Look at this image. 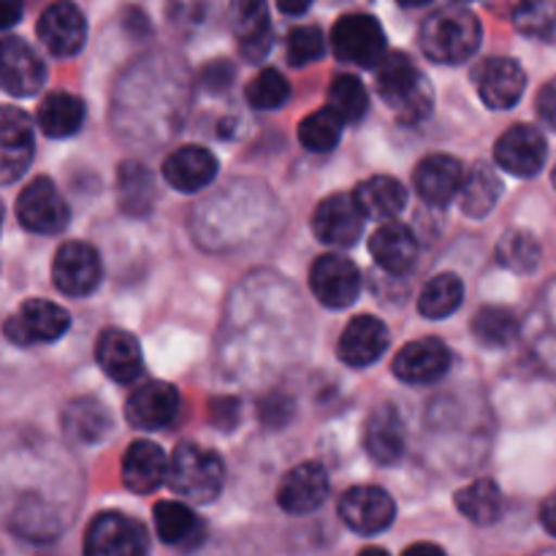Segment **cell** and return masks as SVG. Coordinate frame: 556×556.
I'll list each match as a JSON object with an SVG mask.
<instances>
[{
    "label": "cell",
    "mask_w": 556,
    "mask_h": 556,
    "mask_svg": "<svg viewBox=\"0 0 556 556\" xmlns=\"http://www.w3.org/2000/svg\"><path fill=\"white\" fill-rule=\"evenodd\" d=\"M481 36V22L472 11L465 5H445L424 20L418 43L434 63L459 65L478 52Z\"/></svg>",
    "instance_id": "1"
},
{
    "label": "cell",
    "mask_w": 556,
    "mask_h": 556,
    "mask_svg": "<svg viewBox=\"0 0 556 556\" xmlns=\"http://www.w3.org/2000/svg\"><path fill=\"white\" fill-rule=\"evenodd\" d=\"M378 65L380 98L400 114L402 123H418L432 112V87L405 52L383 54Z\"/></svg>",
    "instance_id": "2"
},
{
    "label": "cell",
    "mask_w": 556,
    "mask_h": 556,
    "mask_svg": "<svg viewBox=\"0 0 556 556\" xmlns=\"http://www.w3.org/2000/svg\"><path fill=\"white\" fill-rule=\"evenodd\" d=\"M166 481L174 494H179L188 503H212L223 492L226 483V467L223 459L210 448L185 443L168 459Z\"/></svg>",
    "instance_id": "3"
},
{
    "label": "cell",
    "mask_w": 556,
    "mask_h": 556,
    "mask_svg": "<svg viewBox=\"0 0 556 556\" xmlns=\"http://www.w3.org/2000/svg\"><path fill=\"white\" fill-rule=\"evenodd\" d=\"M331 49L342 63L375 68L386 54V33L369 14H348L331 30Z\"/></svg>",
    "instance_id": "4"
},
{
    "label": "cell",
    "mask_w": 556,
    "mask_h": 556,
    "mask_svg": "<svg viewBox=\"0 0 556 556\" xmlns=\"http://www.w3.org/2000/svg\"><path fill=\"white\" fill-rule=\"evenodd\" d=\"M71 318L60 304L47 299H27L14 315L3 324V334L14 345H49L68 331Z\"/></svg>",
    "instance_id": "5"
},
{
    "label": "cell",
    "mask_w": 556,
    "mask_h": 556,
    "mask_svg": "<svg viewBox=\"0 0 556 556\" xmlns=\"http://www.w3.org/2000/svg\"><path fill=\"white\" fill-rule=\"evenodd\" d=\"M16 217L27 231L43 237L65 231L71 220L68 204L49 177H36L27 188H22L16 199Z\"/></svg>",
    "instance_id": "6"
},
{
    "label": "cell",
    "mask_w": 556,
    "mask_h": 556,
    "mask_svg": "<svg viewBox=\"0 0 556 556\" xmlns=\"http://www.w3.org/2000/svg\"><path fill=\"white\" fill-rule=\"evenodd\" d=\"M103 266L98 258L96 248L87 242H65L54 253L52 261V280L60 293L71 299L90 296L101 286Z\"/></svg>",
    "instance_id": "7"
},
{
    "label": "cell",
    "mask_w": 556,
    "mask_h": 556,
    "mask_svg": "<svg viewBox=\"0 0 556 556\" xmlns=\"http://www.w3.org/2000/svg\"><path fill=\"white\" fill-rule=\"evenodd\" d=\"M309 288H313L315 299L326 307H351L362 291V271L351 258L340 253L320 255L309 269Z\"/></svg>",
    "instance_id": "8"
},
{
    "label": "cell",
    "mask_w": 556,
    "mask_h": 556,
    "mask_svg": "<svg viewBox=\"0 0 556 556\" xmlns=\"http://www.w3.org/2000/svg\"><path fill=\"white\" fill-rule=\"evenodd\" d=\"M85 552L90 556H141L150 552V538L136 519L101 514L87 530Z\"/></svg>",
    "instance_id": "9"
},
{
    "label": "cell",
    "mask_w": 556,
    "mask_h": 556,
    "mask_svg": "<svg viewBox=\"0 0 556 556\" xmlns=\"http://www.w3.org/2000/svg\"><path fill=\"white\" fill-rule=\"evenodd\" d=\"M364 212L353 193H334L320 201L313 212L315 237L331 248H351L364 231Z\"/></svg>",
    "instance_id": "10"
},
{
    "label": "cell",
    "mask_w": 556,
    "mask_h": 556,
    "mask_svg": "<svg viewBox=\"0 0 556 556\" xmlns=\"http://www.w3.org/2000/svg\"><path fill=\"white\" fill-rule=\"evenodd\" d=\"M36 152L33 123L22 109L0 106V185H11L27 172Z\"/></svg>",
    "instance_id": "11"
},
{
    "label": "cell",
    "mask_w": 556,
    "mask_h": 556,
    "mask_svg": "<svg viewBox=\"0 0 556 556\" xmlns=\"http://www.w3.org/2000/svg\"><path fill=\"white\" fill-rule=\"evenodd\" d=\"M47 81V65L36 49L22 38L9 36L0 41V87L9 96H36Z\"/></svg>",
    "instance_id": "12"
},
{
    "label": "cell",
    "mask_w": 556,
    "mask_h": 556,
    "mask_svg": "<svg viewBox=\"0 0 556 556\" xmlns=\"http://www.w3.org/2000/svg\"><path fill=\"white\" fill-rule=\"evenodd\" d=\"M548 144L532 125H514L494 144V161L514 177H535L546 166Z\"/></svg>",
    "instance_id": "13"
},
{
    "label": "cell",
    "mask_w": 556,
    "mask_h": 556,
    "mask_svg": "<svg viewBox=\"0 0 556 556\" xmlns=\"http://www.w3.org/2000/svg\"><path fill=\"white\" fill-rule=\"evenodd\" d=\"M38 38L54 58H74L87 41V20L71 0H58L38 20Z\"/></svg>",
    "instance_id": "14"
},
{
    "label": "cell",
    "mask_w": 556,
    "mask_h": 556,
    "mask_svg": "<svg viewBox=\"0 0 556 556\" xmlns=\"http://www.w3.org/2000/svg\"><path fill=\"white\" fill-rule=\"evenodd\" d=\"M340 516L353 532L362 535H378L389 530L396 516V505L389 492L378 486H353L342 494Z\"/></svg>",
    "instance_id": "15"
},
{
    "label": "cell",
    "mask_w": 556,
    "mask_h": 556,
    "mask_svg": "<svg viewBox=\"0 0 556 556\" xmlns=\"http://www.w3.org/2000/svg\"><path fill=\"white\" fill-rule=\"evenodd\" d=\"M451 348L438 337H424L402 348L394 358V375L410 386H429L445 378L451 369Z\"/></svg>",
    "instance_id": "16"
},
{
    "label": "cell",
    "mask_w": 556,
    "mask_h": 556,
    "mask_svg": "<svg viewBox=\"0 0 556 556\" xmlns=\"http://www.w3.org/2000/svg\"><path fill=\"white\" fill-rule=\"evenodd\" d=\"M476 87L481 101L489 109H514L527 90V74L516 60L510 58H489L478 65Z\"/></svg>",
    "instance_id": "17"
},
{
    "label": "cell",
    "mask_w": 556,
    "mask_h": 556,
    "mask_svg": "<svg viewBox=\"0 0 556 556\" xmlns=\"http://www.w3.org/2000/svg\"><path fill=\"white\" fill-rule=\"evenodd\" d=\"M179 413V391L163 380H150L130 394L125 405V418L141 432H157L174 424Z\"/></svg>",
    "instance_id": "18"
},
{
    "label": "cell",
    "mask_w": 556,
    "mask_h": 556,
    "mask_svg": "<svg viewBox=\"0 0 556 556\" xmlns=\"http://www.w3.org/2000/svg\"><path fill=\"white\" fill-rule=\"evenodd\" d=\"M329 497V476L318 462H304L293 467L277 489V503L286 514L307 516L318 510Z\"/></svg>",
    "instance_id": "19"
},
{
    "label": "cell",
    "mask_w": 556,
    "mask_h": 556,
    "mask_svg": "<svg viewBox=\"0 0 556 556\" xmlns=\"http://www.w3.org/2000/svg\"><path fill=\"white\" fill-rule=\"evenodd\" d=\"M389 348V329L375 315H356L342 331L337 353L348 367H372Z\"/></svg>",
    "instance_id": "20"
},
{
    "label": "cell",
    "mask_w": 556,
    "mask_h": 556,
    "mask_svg": "<svg viewBox=\"0 0 556 556\" xmlns=\"http://www.w3.org/2000/svg\"><path fill=\"white\" fill-rule=\"evenodd\" d=\"M233 33L244 60H264L271 49V22L266 0H231Z\"/></svg>",
    "instance_id": "21"
},
{
    "label": "cell",
    "mask_w": 556,
    "mask_h": 556,
    "mask_svg": "<svg viewBox=\"0 0 556 556\" xmlns=\"http://www.w3.org/2000/svg\"><path fill=\"white\" fill-rule=\"evenodd\" d=\"M96 358L98 367L114 380V383L125 386L134 383L141 375V348L134 334L123 329H106L101 331L96 342Z\"/></svg>",
    "instance_id": "22"
},
{
    "label": "cell",
    "mask_w": 556,
    "mask_h": 556,
    "mask_svg": "<svg viewBox=\"0 0 556 556\" xmlns=\"http://www.w3.org/2000/svg\"><path fill=\"white\" fill-rule=\"evenodd\" d=\"M364 448L378 465H394L405 454V421L394 405H380L372 410L364 427Z\"/></svg>",
    "instance_id": "23"
},
{
    "label": "cell",
    "mask_w": 556,
    "mask_h": 556,
    "mask_svg": "<svg viewBox=\"0 0 556 556\" xmlns=\"http://www.w3.org/2000/svg\"><path fill=\"white\" fill-rule=\"evenodd\" d=\"M462 182H465V168L456 157L443 155H429L418 163L416 168V190L427 204L445 206L459 195Z\"/></svg>",
    "instance_id": "24"
},
{
    "label": "cell",
    "mask_w": 556,
    "mask_h": 556,
    "mask_svg": "<svg viewBox=\"0 0 556 556\" xmlns=\"http://www.w3.org/2000/svg\"><path fill=\"white\" fill-rule=\"evenodd\" d=\"M217 174V157L206 147H179L163 163V177L179 193L206 188Z\"/></svg>",
    "instance_id": "25"
},
{
    "label": "cell",
    "mask_w": 556,
    "mask_h": 556,
    "mask_svg": "<svg viewBox=\"0 0 556 556\" xmlns=\"http://www.w3.org/2000/svg\"><path fill=\"white\" fill-rule=\"evenodd\" d=\"M168 459L161 445L150 440H136L123 456V483L134 494H152L161 483H166Z\"/></svg>",
    "instance_id": "26"
},
{
    "label": "cell",
    "mask_w": 556,
    "mask_h": 556,
    "mask_svg": "<svg viewBox=\"0 0 556 556\" xmlns=\"http://www.w3.org/2000/svg\"><path fill=\"white\" fill-rule=\"evenodd\" d=\"M369 253H372L375 264L389 275H405L418 258V242L410 228L402 223H383L369 237Z\"/></svg>",
    "instance_id": "27"
},
{
    "label": "cell",
    "mask_w": 556,
    "mask_h": 556,
    "mask_svg": "<svg viewBox=\"0 0 556 556\" xmlns=\"http://www.w3.org/2000/svg\"><path fill=\"white\" fill-rule=\"evenodd\" d=\"M60 424H63V432L68 434L71 443L96 445L112 429V413L96 396H79V400H71L65 405Z\"/></svg>",
    "instance_id": "28"
},
{
    "label": "cell",
    "mask_w": 556,
    "mask_h": 556,
    "mask_svg": "<svg viewBox=\"0 0 556 556\" xmlns=\"http://www.w3.org/2000/svg\"><path fill=\"white\" fill-rule=\"evenodd\" d=\"M353 195H356L364 217H372V220H389V217H396L407 204L405 185L394 177H386V174L364 179Z\"/></svg>",
    "instance_id": "29"
},
{
    "label": "cell",
    "mask_w": 556,
    "mask_h": 556,
    "mask_svg": "<svg viewBox=\"0 0 556 556\" xmlns=\"http://www.w3.org/2000/svg\"><path fill=\"white\" fill-rule=\"evenodd\" d=\"M38 128L49 139H68L85 123V101L71 92H49L38 106Z\"/></svg>",
    "instance_id": "30"
},
{
    "label": "cell",
    "mask_w": 556,
    "mask_h": 556,
    "mask_svg": "<svg viewBox=\"0 0 556 556\" xmlns=\"http://www.w3.org/2000/svg\"><path fill=\"white\" fill-rule=\"evenodd\" d=\"M155 532L163 543L179 548L199 546L204 538V525L185 503H157L155 505Z\"/></svg>",
    "instance_id": "31"
},
{
    "label": "cell",
    "mask_w": 556,
    "mask_h": 556,
    "mask_svg": "<svg viewBox=\"0 0 556 556\" xmlns=\"http://www.w3.org/2000/svg\"><path fill=\"white\" fill-rule=\"evenodd\" d=\"M500 195H503V179L489 163H478L459 188L462 210L470 217H486L500 201Z\"/></svg>",
    "instance_id": "32"
},
{
    "label": "cell",
    "mask_w": 556,
    "mask_h": 556,
    "mask_svg": "<svg viewBox=\"0 0 556 556\" xmlns=\"http://www.w3.org/2000/svg\"><path fill=\"white\" fill-rule=\"evenodd\" d=\"M117 199L128 215H147L155 204V179L141 163L128 161L117 172Z\"/></svg>",
    "instance_id": "33"
},
{
    "label": "cell",
    "mask_w": 556,
    "mask_h": 556,
    "mask_svg": "<svg viewBox=\"0 0 556 556\" xmlns=\"http://www.w3.org/2000/svg\"><path fill=\"white\" fill-rule=\"evenodd\" d=\"M456 508L467 521L478 527H489L503 516V492L494 481L481 478L456 494Z\"/></svg>",
    "instance_id": "34"
},
{
    "label": "cell",
    "mask_w": 556,
    "mask_h": 556,
    "mask_svg": "<svg viewBox=\"0 0 556 556\" xmlns=\"http://www.w3.org/2000/svg\"><path fill=\"white\" fill-rule=\"evenodd\" d=\"M462 302H465V282L451 271H443L421 288L418 313L429 320H443L454 315L462 307Z\"/></svg>",
    "instance_id": "35"
},
{
    "label": "cell",
    "mask_w": 556,
    "mask_h": 556,
    "mask_svg": "<svg viewBox=\"0 0 556 556\" xmlns=\"http://www.w3.org/2000/svg\"><path fill=\"white\" fill-rule=\"evenodd\" d=\"M519 329V318L508 307H481L472 318V334L486 348H508Z\"/></svg>",
    "instance_id": "36"
},
{
    "label": "cell",
    "mask_w": 556,
    "mask_h": 556,
    "mask_svg": "<svg viewBox=\"0 0 556 556\" xmlns=\"http://www.w3.org/2000/svg\"><path fill=\"white\" fill-rule=\"evenodd\" d=\"M329 109L345 125L358 123L369 109V96L364 81L353 74L334 76V81L329 87Z\"/></svg>",
    "instance_id": "37"
},
{
    "label": "cell",
    "mask_w": 556,
    "mask_h": 556,
    "mask_svg": "<svg viewBox=\"0 0 556 556\" xmlns=\"http://www.w3.org/2000/svg\"><path fill=\"white\" fill-rule=\"evenodd\" d=\"M497 261L516 275H532L541 266V244L527 231H508L497 244Z\"/></svg>",
    "instance_id": "38"
},
{
    "label": "cell",
    "mask_w": 556,
    "mask_h": 556,
    "mask_svg": "<svg viewBox=\"0 0 556 556\" xmlns=\"http://www.w3.org/2000/svg\"><path fill=\"white\" fill-rule=\"evenodd\" d=\"M345 123L331 112L329 106L320 109V112L307 114V117L299 123V141L307 147L309 152H331L340 144V136Z\"/></svg>",
    "instance_id": "39"
},
{
    "label": "cell",
    "mask_w": 556,
    "mask_h": 556,
    "mask_svg": "<svg viewBox=\"0 0 556 556\" xmlns=\"http://www.w3.org/2000/svg\"><path fill=\"white\" fill-rule=\"evenodd\" d=\"M244 96H248L250 106L258 112H275V109L286 106V101L291 98V85L277 68H264L261 74H255Z\"/></svg>",
    "instance_id": "40"
},
{
    "label": "cell",
    "mask_w": 556,
    "mask_h": 556,
    "mask_svg": "<svg viewBox=\"0 0 556 556\" xmlns=\"http://www.w3.org/2000/svg\"><path fill=\"white\" fill-rule=\"evenodd\" d=\"M538 337H535V351L538 358L546 364L556 375V280L543 291L541 304H538Z\"/></svg>",
    "instance_id": "41"
},
{
    "label": "cell",
    "mask_w": 556,
    "mask_h": 556,
    "mask_svg": "<svg viewBox=\"0 0 556 556\" xmlns=\"http://www.w3.org/2000/svg\"><path fill=\"white\" fill-rule=\"evenodd\" d=\"M14 530L27 541H52L60 530V521L43 503H27L16 510Z\"/></svg>",
    "instance_id": "42"
},
{
    "label": "cell",
    "mask_w": 556,
    "mask_h": 556,
    "mask_svg": "<svg viewBox=\"0 0 556 556\" xmlns=\"http://www.w3.org/2000/svg\"><path fill=\"white\" fill-rule=\"evenodd\" d=\"M514 25L525 36L543 38L554 30L556 9L552 0H519L514 5Z\"/></svg>",
    "instance_id": "43"
},
{
    "label": "cell",
    "mask_w": 556,
    "mask_h": 556,
    "mask_svg": "<svg viewBox=\"0 0 556 556\" xmlns=\"http://www.w3.org/2000/svg\"><path fill=\"white\" fill-rule=\"evenodd\" d=\"M324 52H326V38L318 27L307 25L288 33L286 54L291 65H309L315 63V60L324 58Z\"/></svg>",
    "instance_id": "44"
},
{
    "label": "cell",
    "mask_w": 556,
    "mask_h": 556,
    "mask_svg": "<svg viewBox=\"0 0 556 556\" xmlns=\"http://www.w3.org/2000/svg\"><path fill=\"white\" fill-rule=\"evenodd\" d=\"M535 106H538V114H541L543 123H546L548 128L556 130V76L541 87Z\"/></svg>",
    "instance_id": "45"
},
{
    "label": "cell",
    "mask_w": 556,
    "mask_h": 556,
    "mask_svg": "<svg viewBox=\"0 0 556 556\" xmlns=\"http://www.w3.org/2000/svg\"><path fill=\"white\" fill-rule=\"evenodd\" d=\"M231 76H233L231 65L215 63V65H206L204 76H201V79H204L206 90H226V87L231 85Z\"/></svg>",
    "instance_id": "46"
},
{
    "label": "cell",
    "mask_w": 556,
    "mask_h": 556,
    "mask_svg": "<svg viewBox=\"0 0 556 556\" xmlns=\"http://www.w3.org/2000/svg\"><path fill=\"white\" fill-rule=\"evenodd\" d=\"M25 3L22 0H0V30H9L22 20Z\"/></svg>",
    "instance_id": "47"
},
{
    "label": "cell",
    "mask_w": 556,
    "mask_h": 556,
    "mask_svg": "<svg viewBox=\"0 0 556 556\" xmlns=\"http://www.w3.org/2000/svg\"><path fill=\"white\" fill-rule=\"evenodd\" d=\"M541 525L548 535L556 538V492L541 505Z\"/></svg>",
    "instance_id": "48"
},
{
    "label": "cell",
    "mask_w": 556,
    "mask_h": 556,
    "mask_svg": "<svg viewBox=\"0 0 556 556\" xmlns=\"http://www.w3.org/2000/svg\"><path fill=\"white\" fill-rule=\"evenodd\" d=\"M275 3H277V9L282 11V14L299 16V14H304L309 5H313V0H275Z\"/></svg>",
    "instance_id": "49"
},
{
    "label": "cell",
    "mask_w": 556,
    "mask_h": 556,
    "mask_svg": "<svg viewBox=\"0 0 556 556\" xmlns=\"http://www.w3.org/2000/svg\"><path fill=\"white\" fill-rule=\"evenodd\" d=\"M280 405H286V410H291V405H288V400H286V402H280ZM264 410H271V413H275V416H277V407H275V402H266V407H264ZM288 416H291V413H286V416H282V418H288ZM282 418H275V424H277V427H280V421H282ZM282 424H286V421H282Z\"/></svg>",
    "instance_id": "50"
},
{
    "label": "cell",
    "mask_w": 556,
    "mask_h": 556,
    "mask_svg": "<svg viewBox=\"0 0 556 556\" xmlns=\"http://www.w3.org/2000/svg\"><path fill=\"white\" fill-rule=\"evenodd\" d=\"M427 3H432V0H400V5H407V9H421Z\"/></svg>",
    "instance_id": "51"
},
{
    "label": "cell",
    "mask_w": 556,
    "mask_h": 556,
    "mask_svg": "<svg viewBox=\"0 0 556 556\" xmlns=\"http://www.w3.org/2000/svg\"><path fill=\"white\" fill-rule=\"evenodd\" d=\"M552 182H554V188H556V166H554V172H552Z\"/></svg>",
    "instance_id": "52"
},
{
    "label": "cell",
    "mask_w": 556,
    "mask_h": 556,
    "mask_svg": "<svg viewBox=\"0 0 556 556\" xmlns=\"http://www.w3.org/2000/svg\"><path fill=\"white\" fill-rule=\"evenodd\" d=\"M0 226H3V204H0Z\"/></svg>",
    "instance_id": "53"
},
{
    "label": "cell",
    "mask_w": 556,
    "mask_h": 556,
    "mask_svg": "<svg viewBox=\"0 0 556 556\" xmlns=\"http://www.w3.org/2000/svg\"><path fill=\"white\" fill-rule=\"evenodd\" d=\"M459 3H467V0H459Z\"/></svg>",
    "instance_id": "54"
}]
</instances>
